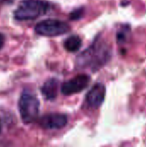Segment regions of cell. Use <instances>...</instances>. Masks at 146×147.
<instances>
[{"mask_svg": "<svg viewBox=\"0 0 146 147\" xmlns=\"http://www.w3.org/2000/svg\"><path fill=\"white\" fill-rule=\"evenodd\" d=\"M110 57V47L105 40L97 38L89 48L77 57V65L79 68H88L95 71L102 67Z\"/></svg>", "mask_w": 146, "mask_h": 147, "instance_id": "6da1fadb", "label": "cell"}, {"mask_svg": "<svg viewBox=\"0 0 146 147\" xmlns=\"http://www.w3.org/2000/svg\"><path fill=\"white\" fill-rule=\"evenodd\" d=\"M50 9V3L45 0H22L15 10L14 17L18 21L34 20L46 14Z\"/></svg>", "mask_w": 146, "mask_h": 147, "instance_id": "7a4b0ae2", "label": "cell"}, {"mask_svg": "<svg viewBox=\"0 0 146 147\" xmlns=\"http://www.w3.org/2000/svg\"><path fill=\"white\" fill-rule=\"evenodd\" d=\"M18 109L22 122L24 124H30L38 118L40 102L34 95L24 91L19 99Z\"/></svg>", "mask_w": 146, "mask_h": 147, "instance_id": "3957f363", "label": "cell"}, {"mask_svg": "<svg viewBox=\"0 0 146 147\" xmlns=\"http://www.w3.org/2000/svg\"><path fill=\"white\" fill-rule=\"evenodd\" d=\"M70 26L60 20L58 19H46L40 22L34 28L36 34L46 36L54 37L61 34H65L70 30Z\"/></svg>", "mask_w": 146, "mask_h": 147, "instance_id": "277c9868", "label": "cell"}, {"mask_svg": "<svg viewBox=\"0 0 146 147\" xmlns=\"http://www.w3.org/2000/svg\"><path fill=\"white\" fill-rule=\"evenodd\" d=\"M90 82V78L87 74H79L72 79L65 82L61 86V92L65 96H71L83 91Z\"/></svg>", "mask_w": 146, "mask_h": 147, "instance_id": "5b68a950", "label": "cell"}, {"mask_svg": "<svg viewBox=\"0 0 146 147\" xmlns=\"http://www.w3.org/2000/svg\"><path fill=\"white\" fill-rule=\"evenodd\" d=\"M68 118L63 114H48L42 116L39 120V124L45 129H60L65 127Z\"/></svg>", "mask_w": 146, "mask_h": 147, "instance_id": "8992f818", "label": "cell"}, {"mask_svg": "<svg viewBox=\"0 0 146 147\" xmlns=\"http://www.w3.org/2000/svg\"><path fill=\"white\" fill-rule=\"evenodd\" d=\"M106 87L103 84H96L86 96V103L91 109H98L104 102Z\"/></svg>", "mask_w": 146, "mask_h": 147, "instance_id": "52a82bcc", "label": "cell"}, {"mask_svg": "<svg viewBox=\"0 0 146 147\" xmlns=\"http://www.w3.org/2000/svg\"><path fill=\"white\" fill-rule=\"evenodd\" d=\"M59 81L56 78L46 80L41 87V93L46 100H54L58 96Z\"/></svg>", "mask_w": 146, "mask_h": 147, "instance_id": "ba28073f", "label": "cell"}, {"mask_svg": "<svg viewBox=\"0 0 146 147\" xmlns=\"http://www.w3.org/2000/svg\"><path fill=\"white\" fill-rule=\"evenodd\" d=\"M82 47V40L77 35H71L64 42V47L68 52H77Z\"/></svg>", "mask_w": 146, "mask_h": 147, "instance_id": "9c48e42d", "label": "cell"}, {"mask_svg": "<svg viewBox=\"0 0 146 147\" xmlns=\"http://www.w3.org/2000/svg\"><path fill=\"white\" fill-rule=\"evenodd\" d=\"M130 34V27L128 25H124L121 29L117 32V41L120 43L126 42Z\"/></svg>", "mask_w": 146, "mask_h": 147, "instance_id": "30bf717a", "label": "cell"}, {"mask_svg": "<svg viewBox=\"0 0 146 147\" xmlns=\"http://www.w3.org/2000/svg\"><path fill=\"white\" fill-rule=\"evenodd\" d=\"M82 10H80V9H77V10H75L74 12H72L71 14V19H78L79 17H81V16H82Z\"/></svg>", "mask_w": 146, "mask_h": 147, "instance_id": "8fae6325", "label": "cell"}, {"mask_svg": "<svg viewBox=\"0 0 146 147\" xmlns=\"http://www.w3.org/2000/svg\"><path fill=\"white\" fill-rule=\"evenodd\" d=\"M3 44H4V36L0 33V49L3 47Z\"/></svg>", "mask_w": 146, "mask_h": 147, "instance_id": "7c38bea8", "label": "cell"}, {"mask_svg": "<svg viewBox=\"0 0 146 147\" xmlns=\"http://www.w3.org/2000/svg\"><path fill=\"white\" fill-rule=\"evenodd\" d=\"M2 131V123H1V121H0V133Z\"/></svg>", "mask_w": 146, "mask_h": 147, "instance_id": "4fadbf2b", "label": "cell"}]
</instances>
